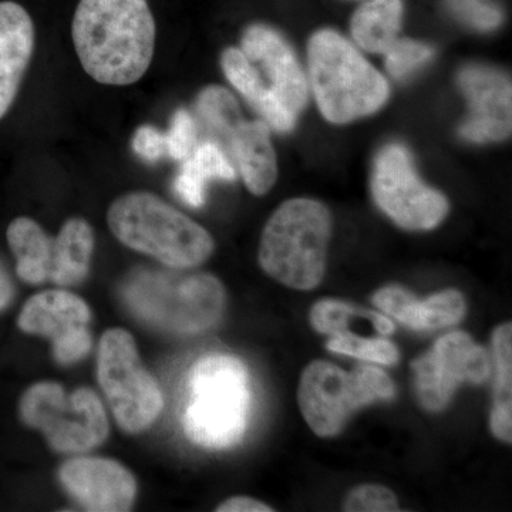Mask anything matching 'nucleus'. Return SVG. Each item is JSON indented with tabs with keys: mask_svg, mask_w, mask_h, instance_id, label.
Instances as JSON below:
<instances>
[{
	"mask_svg": "<svg viewBox=\"0 0 512 512\" xmlns=\"http://www.w3.org/2000/svg\"><path fill=\"white\" fill-rule=\"evenodd\" d=\"M35 47L29 13L15 2H0V120L8 113Z\"/></svg>",
	"mask_w": 512,
	"mask_h": 512,
	"instance_id": "obj_17",
	"label": "nucleus"
},
{
	"mask_svg": "<svg viewBox=\"0 0 512 512\" xmlns=\"http://www.w3.org/2000/svg\"><path fill=\"white\" fill-rule=\"evenodd\" d=\"M372 192L387 217L412 231L436 228L448 212L444 195L421 183L409 154L397 144L383 148L377 156Z\"/></svg>",
	"mask_w": 512,
	"mask_h": 512,
	"instance_id": "obj_10",
	"label": "nucleus"
},
{
	"mask_svg": "<svg viewBox=\"0 0 512 512\" xmlns=\"http://www.w3.org/2000/svg\"><path fill=\"white\" fill-rule=\"evenodd\" d=\"M431 55L433 50L429 46L412 40H396L386 52L387 72L392 74L394 79H403L421 64L426 63Z\"/></svg>",
	"mask_w": 512,
	"mask_h": 512,
	"instance_id": "obj_28",
	"label": "nucleus"
},
{
	"mask_svg": "<svg viewBox=\"0 0 512 512\" xmlns=\"http://www.w3.org/2000/svg\"><path fill=\"white\" fill-rule=\"evenodd\" d=\"M86 73L107 86H128L146 74L156 46L147 0H80L72 25Z\"/></svg>",
	"mask_w": 512,
	"mask_h": 512,
	"instance_id": "obj_1",
	"label": "nucleus"
},
{
	"mask_svg": "<svg viewBox=\"0 0 512 512\" xmlns=\"http://www.w3.org/2000/svg\"><path fill=\"white\" fill-rule=\"evenodd\" d=\"M174 190L190 207L198 208L205 202V183H201L200 178H197L185 164L175 178Z\"/></svg>",
	"mask_w": 512,
	"mask_h": 512,
	"instance_id": "obj_33",
	"label": "nucleus"
},
{
	"mask_svg": "<svg viewBox=\"0 0 512 512\" xmlns=\"http://www.w3.org/2000/svg\"><path fill=\"white\" fill-rule=\"evenodd\" d=\"M332 217L309 198L284 202L269 218L259 247L262 269L289 288L309 291L322 282Z\"/></svg>",
	"mask_w": 512,
	"mask_h": 512,
	"instance_id": "obj_3",
	"label": "nucleus"
},
{
	"mask_svg": "<svg viewBox=\"0 0 512 512\" xmlns=\"http://www.w3.org/2000/svg\"><path fill=\"white\" fill-rule=\"evenodd\" d=\"M393 380L372 366L355 367L346 373L340 367L316 360L303 370L299 383V409L319 437L339 434L360 407L394 396Z\"/></svg>",
	"mask_w": 512,
	"mask_h": 512,
	"instance_id": "obj_7",
	"label": "nucleus"
},
{
	"mask_svg": "<svg viewBox=\"0 0 512 512\" xmlns=\"http://www.w3.org/2000/svg\"><path fill=\"white\" fill-rule=\"evenodd\" d=\"M23 423L45 434L62 453H83L100 446L109 434V421L99 396L90 389L66 394L60 384H33L20 400Z\"/></svg>",
	"mask_w": 512,
	"mask_h": 512,
	"instance_id": "obj_8",
	"label": "nucleus"
},
{
	"mask_svg": "<svg viewBox=\"0 0 512 512\" xmlns=\"http://www.w3.org/2000/svg\"><path fill=\"white\" fill-rule=\"evenodd\" d=\"M167 154L174 160L185 161L197 147V126L194 117L187 110H178L171 121L170 130L165 134Z\"/></svg>",
	"mask_w": 512,
	"mask_h": 512,
	"instance_id": "obj_30",
	"label": "nucleus"
},
{
	"mask_svg": "<svg viewBox=\"0 0 512 512\" xmlns=\"http://www.w3.org/2000/svg\"><path fill=\"white\" fill-rule=\"evenodd\" d=\"M184 164L205 184L211 178L229 181L237 177L227 154L215 141L198 144Z\"/></svg>",
	"mask_w": 512,
	"mask_h": 512,
	"instance_id": "obj_27",
	"label": "nucleus"
},
{
	"mask_svg": "<svg viewBox=\"0 0 512 512\" xmlns=\"http://www.w3.org/2000/svg\"><path fill=\"white\" fill-rule=\"evenodd\" d=\"M13 298V285L6 269L0 264V311L9 305Z\"/></svg>",
	"mask_w": 512,
	"mask_h": 512,
	"instance_id": "obj_35",
	"label": "nucleus"
},
{
	"mask_svg": "<svg viewBox=\"0 0 512 512\" xmlns=\"http://www.w3.org/2000/svg\"><path fill=\"white\" fill-rule=\"evenodd\" d=\"M309 72L320 113L335 124L375 113L389 97V84L365 57L333 30L312 36Z\"/></svg>",
	"mask_w": 512,
	"mask_h": 512,
	"instance_id": "obj_4",
	"label": "nucleus"
},
{
	"mask_svg": "<svg viewBox=\"0 0 512 512\" xmlns=\"http://www.w3.org/2000/svg\"><path fill=\"white\" fill-rule=\"evenodd\" d=\"M373 303L380 311L417 330L448 328L466 315V301L456 289L419 301L400 286H387L376 292Z\"/></svg>",
	"mask_w": 512,
	"mask_h": 512,
	"instance_id": "obj_18",
	"label": "nucleus"
},
{
	"mask_svg": "<svg viewBox=\"0 0 512 512\" xmlns=\"http://www.w3.org/2000/svg\"><path fill=\"white\" fill-rule=\"evenodd\" d=\"M217 144L228 151V158L237 164L252 194L264 195L274 187L278 167L269 128L264 121H247L242 117Z\"/></svg>",
	"mask_w": 512,
	"mask_h": 512,
	"instance_id": "obj_16",
	"label": "nucleus"
},
{
	"mask_svg": "<svg viewBox=\"0 0 512 512\" xmlns=\"http://www.w3.org/2000/svg\"><path fill=\"white\" fill-rule=\"evenodd\" d=\"M495 367L494 406L491 412V430L497 439L512 441V328L504 323L493 336Z\"/></svg>",
	"mask_w": 512,
	"mask_h": 512,
	"instance_id": "obj_23",
	"label": "nucleus"
},
{
	"mask_svg": "<svg viewBox=\"0 0 512 512\" xmlns=\"http://www.w3.org/2000/svg\"><path fill=\"white\" fill-rule=\"evenodd\" d=\"M92 312L74 293L47 291L32 296L20 312L18 325L29 335L53 340L55 357L62 365L82 360L92 349L89 325Z\"/></svg>",
	"mask_w": 512,
	"mask_h": 512,
	"instance_id": "obj_12",
	"label": "nucleus"
},
{
	"mask_svg": "<svg viewBox=\"0 0 512 512\" xmlns=\"http://www.w3.org/2000/svg\"><path fill=\"white\" fill-rule=\"evenodd\" d=\"M94 234L89 222L72 218L53 241L49 279L59 286L80 284L89 274Z\"/></svg>",
	"mask_w": 512,
	"mask_h": 512,
	"instance_id": "obj_20",
	"label": "nucleus"
},
{
	"mask_svg": "<svg viewBox=\"0 0 512 512\" xmlns=\"http://www.w3.org/2000/svg\"><path fill=\"white\" fill-rule=\"evenodd\" d=\"M123 295L138 319L180 335L211 328L225 308L224 288L208 274L141 271L128 279Z\"/></svg>",
	"mask_w": 512,
	"mask_h": 512,
	"instance_id": "obj_6",
	"label": "nucleus"
},
{
	"mask_svg": "<svg viewBox=\"0 0 512 512\" xmlns=\"http://www.w3.org/2000/svg\"><path fill=\"white\" fill-rule=\"evenodd\" d=\"M343 510L348 512L400 511L396 495L383 485L367 484L356 487L346 497Z\"/></svg>",
	"mask_w": 512,
	"mask_h": 512,
	"instance_id": "obj_29",
	"label": "nucleus"
},
{
	"mask_svg": "<svg viewBox=\"0 0 512 512\" xmlns=\"http://www.w3.org/2000/svg\"><path fill=\"white\" fill-rule=\"evenodd\" d=\"M241 50L249 62L264 70L276 100L298 117L308 101V83L285 40L272 29L254 25L244 33Z\"/></svg>",
	"mask_w": 512,
	"mask_h": 512,
	"instance_id": "obj_15",
	"label": "nucleus"
},
{
	"mask_svg": "<svg viewBox=\"0 0 512 512\" xmlns=\"http://www.w3.org/2000/svg\"><path fill=\"white\" fill-rule=\"evenodd\" d=\"M97 375L117 423L128 433L146 430L163 410V393L138 356L133 336L110 329L100 340Z\"/></svg>",
	"mask_w": 512,
	"mask_h": 512,
	"instance_id": "obj_9",
	"label": "nucleus"
},
{
	"mask_svg": "<svg viewBox=\"0 0 512 512\" xmlns=\"http://www.w3.org/2000/svg\"><path fill=\"white\" fill-rule=\"evenodd\" d=\"M114 237L161 264L184 269L201 265L214 251L207 229L151 192L117 198L107 212Z\"/></svg>",
	"mask_w": 512,
	"mask_h": 512,
	"instance_id": "obj_2",
	"label": "nucleus"
},
{
	"mask_svg": "<svg viewBox=\"0 0 512 512\" xmlns=\"http://www.w3.org/2000/svg\"><path fill=\"white\" fill-rule=\"evenodd\" d=\"M133 148L138 157L148 163H157L167 154L165 134L153 126L138 127L133 137Z\"/></svg>",
	"mask_w": 512,
	"mask_h": 512,
	"instance_id": "obj_32",
	"label": "nucleus"
},
{
	"mask_svg": "<svg viewBox=\"0 0 512 512\" xmlns=\"http://www.w3.org/2000/svg\"><path fill=\"white\" fill-rule=\"evenodd\" d=\"M328 349L340 355L353 356L387 366L396 365L400 359L399 350L389 340L360 338L352 332L332 336L328 342Z\"/></svg>",
	"mask_w": 512,
	"mask_h": 512,
	"instance_id": "obj_26",
	"label": "nucleus"
},
{
	"mask_svg": "<svg viewBox=\"0 0 512 512\" xmlns=\"http://www.w3.org/2000/svg\"><path fill=\"white\" fill-rule=\"evenodd\" d=\"M402 0H370L352 19L357 45L370 53H386L397 40L402 23Z\"/></svg>",
	"mask_w": 512,
	"mask_h": 512,
	"instance_id": "obj_22",
	"label": "nucleus"
},
{
	"mask_svg": "<svg viewBox=\"0 0 512 512\" xmlns=\"http://www.w3.org/2000/svg\"><path fill=\"white\" fill-rule=\"evenodd\" d=\"M9 247L16 256V272L22 281L37 285L49 279L53 241L36 221L20 217L10 222Z\"/></svg>",
	"mask_w": 512,
	"mask_h": 512,
	"instance_id": "obj_21",
	"label": "nucleus"
},
{
	"mask_svg": "<svg viewBox=\"0 0 512 512\" xmlns=\"http://www.w3.org/2000/svg\"><path fill=\"white\" fill-rule=\"evenodd\" d=\"M451 8L468 25L477 29H493L501 22L500 10L484 0H450Z\"/></svg>",
	"mask_w": 512,
	"mask_h": 512,
	"instance_id": "obj_31",
	"label": "nucleus"
},
{
	"mask_svg": "<svg viewBox=\"0 0 512 512\" xmlns=\"http://www.w3.org/2000/svg\"><path fill=\"white\" fill-rule=\"evenodd\" d=\"M352 319L369 320L380 335H390L394 332L392 320L382 313L365 311L336 299H325L316 303L311 312L313 328L323 335L335 336L349 332V322Z\"/></svg>",
	"mask_w": 512,
	"mask_h": 512,
	"instance_id": "obj_24",
	"label": "nucleus"
},
{
	"mask_svg": "<svg viewBox=\"0 0 512 512\" xmlns=\"http://www.w3.org/2000/svg\"><path fill=\"white\" fill-rule=\"evenodd\" d=\"M221 64L228 82L264 117L269 126L278 131H289L295 126L296 117L276 100L241 49L229 47L222 55Z\"/></svg>",
	"mask_w": 512,
	"mask_h": 512,
	"instance_id": "obj_19",
	"label": "nucleus"
},
{
	"mask_svg": "<svg viewBox=\"0 0 512 512\" xmlns=\"http://www.w3.org/2000/svg\"><path fill=\"white\" fill-rule=\"evenodd\" d=\"M220 512H271L269 505L261 503V501L254 500L249 497H234L222 503L217 508Z\"/></svg>",
	"mask_w": 512,
	"mask_h": 512,
	"instance_id": "obj_34",
	"label": "nucleus"
},
{
	"mask_svg": "<svg viewBox=\"0 0 512 512\" xmlns=\"http://www.w3.org/2000/svg\"><path fill=\"white\" fill-rule=\"evenodd\" d=\"M191 399L184 412V430L198 446L228 448L247 430L248 370L234 356L202 357L192 367Z\"/></svg>",
	"mask_w": 512,
	"mask_h": 512,
	"instance_id": "obj_5",
	"label": "nucleus"
},
{
	"mask_svg": "<svg viewBox=\"0 0 512 512\" xmlns=\"http://www.w3.org/2000/svg\"><path fill=\"white\" fill-rule=\"evenodd\" d=\"M59 477L87 511H128L137 494L133 474L109 458H73L60 468Z\"/></svg>",
	"mask_w": 512,
	"mask_h": 512,
	"instance_id": "obj_13",
	"label": "nucleus"
},
{
	"mask_svg": "<svg viewBox=\"0 0 512 512\" xmlns=\"http://www.w3.org/2000/svg\"><path fill=\"white\" fill-rule=\"evenodd\" d=\"M419 400L430 412H441L460 384H481L490 377L491 359L467 333L453 332L413 362Z\"/></svg>",
	"mask_w": 512,
	"mask_h": 512,
	"instance_id": "obj_11",
	"label": "nucleus"
},
{
	"mask_svg": "<svg viewBox=\"0 0 512 512\" xmlns=\"http://www.w3.org/2000/svg\"><path fill=\"white\" fill-rule=\"evenodd\" d=\"M458 83L471 107L461 136L473 143L500 141L510 136L511 83L507 76L488 67L468 66L461 70Z\"/></svg>",
	"mask_w": 512,
	"mask_h": 512,
	"instance_id": "obj_14",
	"label": "nucleus"
},
{
	"mask_svg": "<svg viewBox=\"0 0 512 512\" xmlns=\"http://www.w3.org/2000/svg\"><path fill=\"white\" fill-rule=\"evenodd\" d=\"M197 111L215 143L242 119L237 100L220 86H210L202 90L197 100Z\"/></svg>",
	"mask_w": 512,
	"mask_h": 512,
	"instance_id": "obj_25",
	"label": "nucleus"
}]
</instances>
